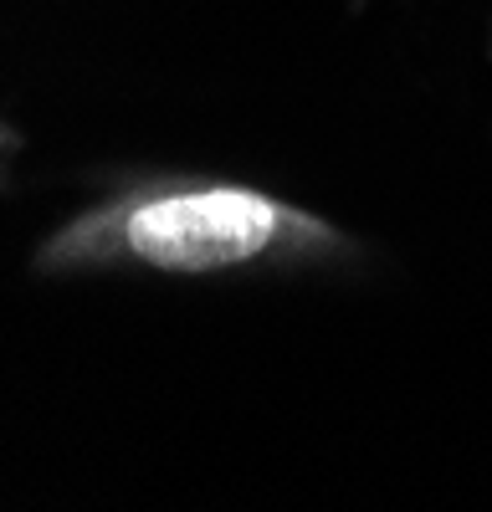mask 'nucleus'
I'll return each mask as SVG.
<instances>
[{
	"mask_svg": "<svg viewBox=\"0 0 492 512\" xmlns=\"http://www.w3.org/2000/svg\"><path fill=\"white\" fill-rule=\"evenodd\" d=\"M277 236V210L246 190L175 195L134 210L129 246L139 262L170 272H211L257 256Z\"/></svg>",
	"mask_w": 492,
	"mask_h": 512,
	"instance_id": "f257e3e1",
	"label": "nucleus"
}]
</instances>
